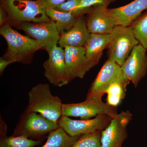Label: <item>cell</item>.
<instances>
[{
  "instance_id": "cell-1",
  "label": "cell",
  "mask_w": 147,
  "mask_h": 147,
  "mask_svg": "<svg viewBox=\"0 0 147 147\" xmlns=\"http://www.w3.org/2000/svg\"><path fill=\"white\" fill-rule=\"evenodd\" d=\"M0 34L6 41L7 49L3 57L13 63L28 64L32 62L33 55L38 50L42 49L35 40L19 33L12 28L9 24L3 25Z\"/></svg>"
},
{
  "instance_id": "cell-2",
  "label": "cell",
  "mask_w": 147,
  "mask_h": 147,
  "mask_svg": "<svg viewBox=\"0 0 147 147\" xmlns=\"http://www.w3.org/2000/svg\"><path fill=\"white\" fill-rule=\"evenodd\" d=\"M28 96V102L25 110L38 113L58 124L63 103L59 98L52 94L49 84H37L30 90Z\"/></svg>"
},
{
  "instance_id": "cell-3",
  "label": "cell",
  "mask_w": 147,
  "mask_h": 147,
  "mask_svg": "<svg viewBox=\"0 0 147 147\" xmlns=\"http://www.w3.org/2000/svg\"><path fill=\"white\" fill-rule=\"evenodd\" d=\"M1 6L8 14L12 24L22 22H45L52 21L46 9L37 0H1Z\"/></svg>"
},
{
  "instance_id": "cell-4",
  "label": "cell",
  "mask_w": 147,
  "mask_h": 147,
  "mask_svg": "<svg viewBox=\"0 0 147 147\" xmlns=\"http://www.w3.org/2000/svg\"><path fill=\"white\" fill-rule=\"evenodd\" d=\"M59 127L57 123L42 115L25 110L21 115L12 136H24L33 140H39Z\"/></svg>"
},
{
  "instance_id": "cell-5",
  "label": "cell",
  "mask_w": 147,
  "mask_h": 147,
  "mask_svg": "<svg viewBox=\"0 0 147 147\" xmlns=\"http://www.w3.org/2000/svg\"><path fill=\"white\" fill-rule=\"evenodd\" d=\"M111 36L107 48L108 59L121 66L139 41L131 26H117Z\"/></svg>"
},
{
  "instance_id": "cell-6",
  "label": "cell",
  "mask_w": 147,
  "mask_h": 147,
  "mask_svg": "<svg viewBox=\"0 0 147 147\" xmlns=\"http://www.w3.org/2000/svg\"><path fill=\"white\" fill-rule=\"evenodd\" d=\"M102 97L92 96H87L83 102L63 104L62 116L79 117L81 119H88L98 115H107L114 117L117 115L116 107L110 106L102 101Z\"/></svg>"
},
{
  "instance_id": "cell-7",
  "label": "cell",
  "mask_w": 147,
  "mask_h": 147,
  "mask_svg": "<svg viewBox=\"0 0 147 147\" xmlns=\"http://www.w3.org/2000/svg\"><path fill=\"white\" fill-rule=\"evenodd\" d=\"M56 44L47 51L48 59L43 64L44 75L50 84L61 87L70 82L65 59L64 48Z\"/></svg>"
},
{
  "instance_id": "cell-8",
  "label": "cell",
  "mask_w": 147,
  "mask_h": 147,
  "mask_svg": "<svg viewBox=\"0 0 147 147\" xmlns=\"http://www.w3.org/2000/svg\"><path fill=\"white\" fill-rule=\"evenodd\" d=\"M16 28L24 31L28 36L39 42L42 49L46 51L58 44L60 35L59 34L53 21L28 22L12 24Z\"/></svg>"
},
{
  "instance_id": "cell-9",
  "label": "cell",
  "mask_w": 147,
  "mask_h": 147,
  "mask_svg": "<svg viewBox=\"0 0 147 147\" xmlns=\"http://www.w3.org/2000/svg\"><path fill=\"white\" fill-rule=\"evenodd\" d=\"M112 119L107 115H98L94 118L85 120H74L62 116L58 125L69 135L77 136L102 131L109 125Z\"/></svg>"
},
{
  "instance_id": "cell-10",
  "label": "cell",
  "mask_w": 147,
  "mask_h": 147,
  "mask_svg": "<svg viewBox=\"0 0 147 147\" xmlns=\"http://www.w3.org/2000/svg\"><path fill=\"white\" fill-rule=\"evenodd\" d=\"M132 116V113L127 110L114 117L109 125L102 131L101 147H122L128 136L127 127Z\"/></svg>"
},
{
  "instance_id": "cell-11",
  "label": "cell",
  "mask_w": 147,
  "mask_h": 147,
  "mask_svg": "<svg viewBox=\"0 0 147 147\" xmlns=\"http://www.w3.org/2000/svg\"><path fill=\"white\" fill-rule=\"evenodd\" d=\"M118 82L130 81L124 75L121 66L108 59L92 83L87 96H95L102 97L112 84Z\"/></svg>"
},
{
  "instance_id": "cell-12",
  "label": "cell",
  "mask_w": 147,
  "mask_h": 147,
  "mask_svg": "<svg viewBox=\"0 0 147 147\" xmlns=\"http://www.w3.org/2000/svg\"><path fill=\"white\" fill-rule=\"evenodd\" d=\"M146 49L141 44L136 45L121 66L124 76L137 87L147 72Z\"/></svg>"
},
{
  "instance_id": "cell-13",
  "label": "cell",
  "mask_w": 147,
  "mask_h": 147,
  "mask_svg": "<svg viewBox=\"0 0 147 147\" xmlns=\"http://www.w3.org/2000/svg\"><path fill=\"white\" fill-rule=\"evenodd\" d=\"M65 59L70 82L76 78L82 79L94 66L87 58L85 47H65Z\"/></svg>"
},
{
  "instance_id": "cell-14",
  "label": "cell",
  "mask_w": 147,
  "mask_h": 147,
  "mask_svg": "<svg viewBox=\"0 0 147 147\" xmlns=\"http://www.w3.org/2000/svg\"><path fill=\"white\" fill-rule=\"evenodd\" d=\"M86 20L90 34H111L117 26L115 19L108 13V7L102 5L93 7Z\"/></svg>"
},
{
  "instance_id": "cell-15",
  "label": "cell",
  "mask_w": 147,
  "mask_h": 147,
  "mask_svg": "<svg viewBox=\"0 0 147 147\" xmlns=\"http://www.w3.org/2000/svg\"><path fill=\"white\" fill-rule=\"evenodd\" d=\"M147 9V0H134L123 6L108 9V12L115 19L117 26H128L131 25Z\"/></svg>"
},
{
  "instance_id": "cell-16",
  "label": "cell",
  "mask_w": 147,
  "mask_h": 147,
  "mask_svg": "<svg viewBox=\"0 0 147 147\" xmlns=\"http://www.w3.org/2000/svg\"><path fill=\"white\" fill-rule=\"evenodd\" d=\"M90 34L86 18L84 16H81L70 30L61 35L58 44L63 48L65 47H85Z\"/></svg>"
},
{
  "instance_id": "cell-17",
  "label": "cell",
  "mask_w": 147,
  "mask_h": 147,
  "mask_svg": "<svg viewBox=\"0 0 147 147\" xmlns=\"http://www.w3.org/2000/svg\"><path fill=\"white\" fill-rule=\"evenodd\" d=\"M111 36V34H90L84 47L87 58L95 66L99 62L103 50L108 48Z\"/></svg>"
},
{
  "instance_id": "cell-18",
  "label": "cell",
  "mask_w": 147,
  "mask_h": 147,
  "mask_svg": "<svg viewBox=\"0 0 147 147\" xmlns=\"http://www.w3.org/2000/svg\"><path fill=\"white\" fill-rule=\"evenodd\" d=\"M46 11L47 16L55 23L60 35L70 30L79 18L72 13L59 11L54 8L48 9Z\"/></svg>"
},
{
  "instance_id": "cell-19",
  "label": "cell",
  "mask_w": 147,
  "mask_h": 147,
  "mask_svg": "<svg viewBox=\"0 0 147 147\" xmlns=\"http://www.w3.org/2000/svg\"><path fill=\"white\" fill-rule=\"evenodd\" d=\"M81 135L71 136L59 127L48 134L46 143L41 147H70Z\"/></svg>"
},
{
  "instance_id": "cell-20",
  "label": "cell",
  "mask_w": 147,
  "mask_h": 147,
  "mask_svg": "<svg viewBox=\"0 0 147 147\" xmlns=\"http://www.w3.org/2000/svg\"><path fill=\"white\" fill-rule=\"evenodd\" d=\"M130 82H116L112 84L106 92V103L117 108L125 97L127 88Z\"/></svg>"
},
{
  "instance_id": "cell-21",
  "label": "cell",
  "mask_w": 147,
  "mask_h": 147,
  "mask_svg": "<svg viewBox=\"0 0 147 147\" xmlns=\"http://www.w3.org/2000/svg\"><path fill=\"white\" fill-rule=\"evenodd\" d=\"M41 140L28 139L24 136L1 137L0 147H34L41 144Z\"/></svg>"
},
{
  "instance_id": "cell-22",
  "label": "cell",
  "mask_w": 147,
  "mask_h": 147,
  "mask_svg": "<svg viewBox=\"0 0 147 147\" xmlns=\"http://www.w3.org/2000/svg\"><path fill=\"white\" fill-rule=\"evenodd\" d=\"M130 26L139 44L147 50V12L139 16Z\"/></svg>"
},
{
  "instance_id": "cell-23",
  "label": "cell",
  "mask_w": 147,
  "mask_h": 147,
  "mask_svg": "<svg viewBox=\"0 0 147 147\" xmlns=\"http://www.w3.org/2000/svg\"><path fill=\"white\" fill-rule=\"evenodd\" d=\"M81 0H68L55 7L56 10L72 13L77 17L84 16L90 12L93 7L86 8L79 7Z\"/></svg>"
},
{
  "instance_id": "cell-24",
  "label": "cell",
  "mask_w": 147,
  "mask_h": 147,
  "mask_svg": "<svg viewBox=\"0 0 147 147\" xmlns=\"http://www.w3.org/2000/svg\"><path fill=\"white\" fill-rule=\"evenodd\" d=\"M102 131L82 134L70 147H101Z\"/></svg>"
},
{
  "instance_id": "cell-25",
  "label": "cell",
  "mask_w": 147,
  "mask_h": 147,
  "mask_svg": "<svg viewBox=\"0 0 147 147\" xmlns=\"http://www.w3.org/2000/svg\"><path fill=\"white\" fill-rule=\"evenodd\" d=\"M116 0H81L79 7L80 8H86L93 7L96 5H102L106 7Z\"/></svg>"
},
{
  "instance_id": "cell-26",
  "label": "cell",
  "mask_w": 147,
  "mask_h": 147,
  "mask_svg": "<svg viewBox=\"0 0 147 147\" xmlns=\"http://www.w3.org/2000/svg\"><path fill=\"white\" fill-rule=\"evenodd\" d=\"M39 4L45 9L54 8L65 2L66 0H37Z\"/></svg>"
},
{
  "instance_id": "cell-27",
  "label": "cell",
  "mask_w": 147,
  "mask_h": 147,
  "mask_svg": "<svg viewBox=\"0 0 147 147\" xmlns=\"http://www.w3.org/2000/svg\"><path fill=\"white\" fill-rule=\"evenodd\" d=\"M9 18L6 11L1 6H0V25L1 26L7 24H8Z\"/></svg>"
},
{
  "instance_id": "cell-28",
  "label": "cell",
  "mask_w": 147,
  "mask_h": 147,
  "mask_svg": "<svg viewBox=\"0 0 147 147\" xmlns=\"http://www.w3.org/2000/svg\"><path fill=\"white\" fill-rule=\"evenodd\" d=\"M12 63V62L7 60L3 58H0V74L1 75L7 66Z\"/></svg>"
},
{
  "instance_id": "cell-29",
  "label": "cell",
  "mask_w": 147,
  "mask_h": 147,
  "mask_svg": "<svg viewBox=\"0 0 147 147\" xmlns=\"http://www.w3.org/2000/svg\"><path fill=\"white\" fill-rule=\"evenodd\" d=\"M6 125V124L1 118V137H4L6 136L7 131V128Z\"/></svg>"
}]
</instances>
